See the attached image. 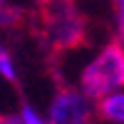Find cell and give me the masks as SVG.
<instances>
[{"instance_id": "1", "label": "cell", "mask_w": 124, "mask_h": 124, "mask_svg": "<svg viewBox=\"0 0 124 124\" xmlns=\"http://www.w3.org/2000/svg\"><path fill=\"white\" fill-rule=\"evenodd\" d=\"M114 89H124V45L119 40L107 42L79 72V92L87 99L97 102Z\"/></svg>"}, {"instance_id": "2", "label": "cell", "mask_w": 124, "mask_h": 124, "mask_svg": "<svg viewBox=\"0 0 124 124\" xmlns=\"http://www.w3.org/2000/svg\"><path fill=\"white\" fill-rule=\"evenodd\" d=\"M45 40L55 50H72L85 40V17L70 0H45L42 5Z\"/></svg>"}, {"instance_id": "3", "label": "cell", "mask_w": 124, "mask_h": 124, "mask_svg": "<svg viewBox=\"0 0 124 124\" xmlns=\"http://www.w3.org/2000/svg\"><path fill=\"white\" fill-rule=\"evenodd\" d=\"M94 104L79 89L62 87L47 107V124H94Z\"/></svg>"}, {"instance_id": "4", "label": "cell", "mask_w": 124, "mask_h": 124, "mask_svg": "<svg viewBox=\"0 0 124 124\" xmlns=\"http://www.w3.org/2000/svg\"><path fill=\"white\" fill-rule=\"evenodd\" d=\"M94 112L99 119H104L109 124H124V89H114L109 94L99 97Z\"/></svg>"}, {"instance_id": "5", "label": "cell", "mask_w": 124, "mask_h": 124, "mask_svg": "<svg viewBox=\"0 0 124 124\" xmlns=\"http://www.w3.org/2000/svg\"><path fill=\"white\" fill-rule=\"evenodd\" d=\"M0 77H3L8 85H17V79H20L17 67H15V57L3 42H0Z\"/></svg>"}, {"instance_id": "6", "label": "cell", "mask_w": 124, "mask_h": 124, "mask_svg": "<svg viewBox=\"0 0 124 124\" xmlns=\"http://www.w3.org/2000/svg\"><path fill=\"white\" fill-rule=\"evenodd\" d=\"M17 119H20V124H47V119L40 114L35 107H30V104H23V107H20Z\"/></svg>"}, {"instance_id": "7", "label": "cell", "mask_w": 124, "mask_h": 124, "mask_svg": "<svg viewBox=\"0 0 124 124\" xmlns=\"http://www.w3.org/2000/svg\"><path fill=\"white\" fill-rule=\"evenodd\" d=\"M117 32H119V42L124 45V0L117 3Z\"/></svg>"}, {"instance_id": "8", "label": "cell", "mask_w": 124, "mask_h": 124, "mask_svg": "<svg viewBox=\"0 0 124 124\" xmlns=\"http://www.w3.org/2000/svg\"><path fill=\"white\" fill-rule=\"evenodd\" d=\"M0 124H20L17 114H5V117H0Z\"/></svg>"}]
</instances>
